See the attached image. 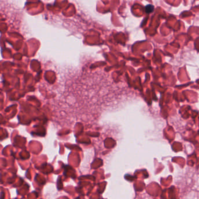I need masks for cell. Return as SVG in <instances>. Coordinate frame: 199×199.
<instances>
[{"label": "cell", "mask_w": 199, "mask_h": 199, "mask_svg": "<svg viewBox=\"0 0 199 199\" xmlns=\"http://www.w3.org/2000/svg\"><path fill=\"white\" fill-rule=\"evenodd\" d=\"M153 9H154V7L152 5H148L145 7V11L148 13L153 12Z\"/></svg>", "instance_id": "cell-1"}]
</instances>
